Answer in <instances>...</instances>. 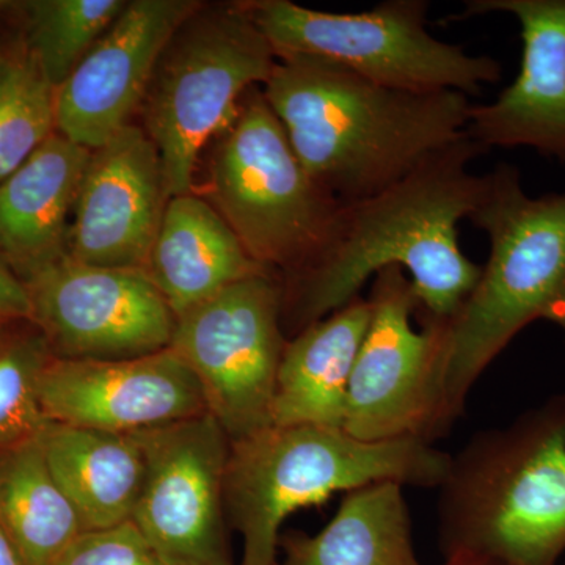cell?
<instances>
[{
	"label": "cell",
	"instance_id": "cell-1",
	"mask_svg": "<svg viewBox=\"0 0 565 565\" xmlns=\"http://www.w3.org/2000/svg\"><path fill=\"white\" fill-rule=\"evenodd\" d=\"M486 152L465 131L385 191L341 203L322 250L281 280L282 329L297 334L321 321L388 267L408 275L419 313L451 318L481 275L460 250L459 223L481 199L484 174L471 166Z\"/></svg>",
	"mask_w": 565,
	"mask_h": 565
},
{
	"label": "cell",
	"instance_id": "cell-2",
	"mask_svg": "<svg viewBox=\"0 0 565 565\" xmlns=\"http://www.w3.org/2000/svg\"><path fill=\"white\" fill-rule=\"evenodd\" d=\"M263 95L305 170L341 203L385 191L467 131L459 92L384 87L313 57H278Z\"/></svg>",
	"mask_w": 565,
	"mask_h": 565
},
{
	"label": "cell",
	"instance_id": "cell-3",
	"mask_svg": "<svg viewBox=\"0 0 565 565\" xmlns=\"http://www.w3.org/2000/svg\"><path fill=\"white\" fill-rule=\"evenodd\" d=\"M470 221L489 237L481 275L451 318L429 319L438 338L446 426L463 414L478 379L535 321L565 334V193L530 196L520 170L484 174Z\"/></svg>",
	"mask_w": 565,
	"mask_h": 565
},
{
	"label": "cell",
	"instance_id": "cell-4",
	"mask_svg": "<svg viewBox=\"0 0 565 565\" xmlns=\"http://www.w3.org/2000/svg\"><path fill=\"white\" fill-rule=\"evenodd\" d=\"M438 489V546L503 565L565 557V392L475 434Z\"/></svg>",
	"mask_w": 565,
	"mask_h": 565
},
{
	"label": "cell",
	"instance_id": "cell-5",
	"mask_svg": "<svg viewBox=\"0 0 565 565\" xmlns=\"http://www.w3.org/2000/svg\"><path fill=\"white\" fill-rule=\"evenodd\" d=\"M449 455L418 438L363 441L341 427L270 426L230 441L225 511L241 565H277L286 516L379 482L437 489Z\"/></svg>",
	"mask_w": 565,
	"mask_h": 565
},
{
	"label": "cell",
	"instance_id": "cell-6",
	"mask_svg": "<svg viewBox=\"0 0 565 565\" xmlns=\"http://www.w3.org/2000/svg\"><path fill=\"white\" fill-rule=\"evenodd\" d=\"M278 57L244 2L199 7L166 44L143 102L141 128L161 159L169 200L192 193L200 154L263 87Z\"/></svg>",
	"mask_w": 565,
	"mask_h": 565
},
{
	"label": "cell",
	"instance_id": "cell-7",
	"mask_svg": "<svg viewBox=\"0 0 565 565\" xmlns=\"http://www.w3.org/2000/svg\"><path fill=\"white\" fill-rule=\"evenodd\" d=\"M210 173L215 210L264 269L288 277L329 241L341 202L305 170L263 87L217 137Z\"/></svg>",
	"mask_w": 565,
	"mask_h": 565
},
{
	"label": "cell",
	"instance_id": "cell-8",
	"mask_svg": "<svg viewBox=\"0 0 565 565\" xmlns=\"http://www.w3.org/2000/svg\"><path fill=\"white\" fill-rule=\"evenodd\" d=\"M277 57L337 63L394 90L481 93L503 66L427 31V0H385L360 13L307 9L291 0L244 2Z\"/></svg>",
	"mask_w": 565,
	"mask_h": 565
},
{
	"label": "cell",
	"instance_id": "cell-9",
	"mask_svg": "<svg viewBox=\"0 0 565 565\" xmlns=\"http://www.w3.org/2000/svg\"><path fill=\"white\" fill-rule=\"evenodd\" d=\"M282 285L275 273L233 282L174 318L170 349L202 385L207 412L230 441L273 424L286 338Z\"/></svg>",
	"mask_w": 565,
	"mask_h": 565
},
{
	"label": "cell",
	"instance_id": "cell-10",
	"mask_svg": "<svg viewBox=\"0 0 565 565\" xmlns=\"http://www.w3.org/2000/svg\"><path fill=\"white\" fill-rule=\"evenodd\" d=\"M367 300L371 321L349 382L343 429L363 441L433 444L449 430L434 323L419 315L422 330L415 329L418 297L399 267L375 275Z\"/></svg>",
	"mask_w": 565,
	"mask_h": 565
},
{
	"label": "cell",
	"instance_id": "cell-11",
	"mask_svg": "<svg viewBox=\"0 0 565 565\" xmlns=\"http://www.w3.org/2000/svg\"><path fill=\"white\" fill-rule=\"evenodd\" d=\"M145 456L134 525L170 565H234L225 511L230 438L210 414L137 433Z\"/></svg>",
	"mask_w": 565,
	"mask_h": 565
},
{
	"label": "cell",
	"instance_id": "cell-12",
	"mask_svg": "<svg viewBox=\"0 0 565 565\" xmlns=\"http://www.w3.org/2000/svg\"><path fill=\"white\" fill-rule=\"evenodd\" d=\"M24 285L31 322L54 359H134L172 343V308L143 269L92 266L66 255Z\"/></svg>",
	"mask_w": 565,
	"mask_h": 565
},
{
	"label": "cell",
	"instance_id": "cell-13",
	"mask_svg": "<svg viewBox=\"0 0 565 565\" xmlns=\"http://www.w3.org/2000/svg\"><path fill=\"white\" fill-rule=\"evenodd\" d=\"M51 423L137 434L210 414L199 379L172 349L122 360L54 359L40 377Z\"/></svg>",
	"mask_w": 565,
	"mask_h": 565
},
{
	"label": "cell",
	"instance_id": "cell-14",
	"mask_svg": "<svg viewBox=\"0 0 565 565\" xmlns=\"http://www.w3.org/2000/svg\"><path fill=\"white\" fill-rule=\"evenodd\" d=\"M200 6L196 0H129L55 90L57 132L93 151L131 125L163 47Z\"/></svg>",
	"mask_w": 565,
	"mask_h": 565
},
{
	"label": "cell",
	"instance_id": "cell-15",
	"mask_svg": "<svg viewBox=\"0 0 565 565\" xmlns=\"http://www.w3.org/2000/svg\"><path fill=\"white\" fill-rule=\"evenodd\" d=\"M167 203L159 152L131 122L92 151L74 204L68 256L145 270Z\"/></svg>",
	"mask_w": 565,
	"mask_h": 565
},
{
	"label": "cell",
	"instance_id": "cell-16",
	"mask_svg": "<svg viewBox=\"0 0 565 565\" xmlns=\"http://www.w3.org/2000/svg\"><path fill=\"white\" fill-rule=\"evenodd\" d=\"M509 13L522 28L516 79L490 104H471L467 134L487 151L526 147L565 166V0H467L459 20Z\"/></svg>",
	"mask_w": 565,
	"mask_h": 565
},
{
	"label": "cell",
	"instance_id": "cell-17",
	"mask_svg": "<svg viewBox=\"0 0 565 565\" xmlns=\"http://www.w3.org/2000/svg\"><path fill=\"white\" fill-rule=\"evenodd\" d=\"M90 156L55 132L0 182V253L22 282L68 255L70 217Z\"/></svg>",
	"mask_w": 565,
	"mask_h": 565
},
{
	"label": "cell",
	"instance_id": "cell-18",
	"mask_svg": "<svg viewBox=\"0 0 565 565\" xmlns=\"http://www.w3.org/2000/svg\"><path fill=\"white\" fill-rule=\"evenodd\" d=\"M145 273L177 318L233 282L267 269L248 255L221 212L185 193L167 203Z\"/></svg>",
	"mask_w": 565,
	"mask_h": 565
},
{
	"label": "cell",
	"instance_id": "cell-19",
	"mask_svg": "<svg viewBox=\"0 0 565 565\" xmlns=\"http://www.w3.org/2000/svg\"><path fill=\"white\" fill-rule=\"evenodd\" d=\"M370 321V300L360 296L286 341L275 382V426L343 429L349 382Z\"/></svg>",
	"mask_w": 565,
	"mask_h": 565
},
{
	"label": "cell",
	"instance_id": "cell-20",
	"mask_svg": "<svg viewBox=\"0 0 565 565\" xmlns=\"http://www.w3.org/2000/svg\"><path fill=\"white\" fill-rule=\"evenodd\" d=\"M40 441L52 476L85 530L131 522L145 478L143 449L136 434L50 422Z\"/></svg>",
	"mask_w": 565,
	"mask_h": 565
},
{
	"label": "cell",
	"instance_id": "cell-21",
	"mask_svg": "<svg viewBox=\"0 0 565 565\" xmlns=\"http://www.w3.org/2000/svg\"><path fill=\"white\" fill-rule=\"evenodd\" d=\"M277 565H423L404 487L379 482L345 493L318 534L280 535Z\"/></svg>",
	"mask_w": 565,
	"mask_h": 565
},
{
	"label": "cell",
	"instance_id": "cell-22",
	"mask_svg": "<svg viewBox=\"0 0 565 565\" xmlns=\"http://www.w3.org/2000/svg\"><path fill=\"white\" fill-rule=\"evenodd\" d=\"M0 527L22 565H55L85 526L51 473L40 437L0 451Z\"/></svg>",
	"mask_w": 565,
	"mask_h": 565
},
{
	"label": "cell",
	"instance_id": "cell-23",
	"mask_svg": "<svg viewBox=\"0 0 565 565\" xmlns=\"http://www.w3.org/2000/svg\"><path fill=\"white\" fill-rule=\"evenodd\" d=\"M55 132V88L20 33L0 47V182Z\"/></svg>",
	"mask_w": 565,
	"mask_h": 565
},
{
	"label": "cell",
	"instance_id": "cell-24",
	"mask_svg": "<svg viewBox=\"0 0 565 565\" xmlns=\"http://www.w3.org/2000/svg\"><path fill=\"white\" fill-rule=\"evenodd\" d=\"M128 0H29L17 3L24 14V35L52 87L68 79Z\"/></svg>",
	"mask_w": 565,
	"mask_h": 565
},
{
	"label": "cell",
	"instance_id": "cell-25",
	"mask_svg": "<svg viewBox=\"0 0 565 565\" xmlns=\"http://www.w3.org/2000/svg\"><path fill=\"white\" fill-rule=\"evenodd\" d=\"M11 326L0 343V451L40 437L50 424L40 404L41 373L52 360L50 344L31 321Z\"/></svg>",
	"mask_w": 565,
	"mask_h": 565
},
{
	"label": "cell",
	"instance_id": "cell-26",
	"mask_svg": "<svg viewBox=\"0 0 565 565\" xmlns=\"http://www.w3.org/2000/svg\"><path fill=\"white\" fill-rule=\"evenodd\" d=\"M55 565H170L132 522L84 531Z\"/></svg>",
	"mask_w": 565,
	"mask_h": 565
},
{
	"label": "cell",
	"instance_id": "cell-27",
	"mask_svg": "<svg viewBox=\"0 0 565 565\" xmlns=\"http://www.w3.org/2000/svg\"><path fill=\"white\" fill-rule=\"evenodd\" d=\"M31 313L28 288L0 253V316L14 321H31Z\"/></svg>",
	"mask_w": 565,
	"mask_h": 565
},
{
	"label": "cell",
	"instance_id": "cell-28",
	"mask_svg": "<svg viewBox=\"0 0 565 565\" xmlns=\"http://www.w3.org/2000/svg\"><path fill=\"white\" fill-rule=\"evenodd\" d=\"M444 565H503L497 563V561L489 559V557L467 555V553H459V555H452L445 557Z\"/></svg>",
	"mask_w": 565,
	"mask_h": 565
},
{
	"label": "cell",
	"instance_id": "cell-29",
	"mask_svg": "<svg viewBox=\"0 0 565 565\" xmlns=\"http://www.w3.org/2000/svg\"><path fill=\"white\" fill-rule=\"evenodd\" d=\"M0 565H22L2 527H0Z\"/></svg>",
	"mask_w": 565,
	"mask_h": 565
},
{
	"label": "cell",
	"instance_id": "cell-30",
	"mask_svg": "<svg viewBox=\"0 0 565 565\" xmlns=\"http://www.w3.org/2000/svg\"><path fill=\"white\" fill-rule=\"evenodd\" d=\"M14 322V319L6 318V316H0V343H2L3 337H6L7 330L10 329L11 323Z\"/></svg>",
	"mask_w": 565,
	"mask_h": 565
},
{
	"label": "cell",
	"instance_id": "cell-31",
	"mask_svg": "<svg viewBox=\"0 0 565 565\" xmlns=\"http://www.w3.org/2000/svg\"><path fill=\"white\" fill-rule=\"evenodd\" d=\"M561 565H565V557H564V561H563V563H561Z\"/></svg>",
	"mask_w": 565,
	"mask_h": 565
},
{
	"label": "cell",
	"instance_id": "cell-32",
	"mask_svg": "<svg viewBox=\"0 0 565 565\" xmlns=\"http://www.w3.org/2000/svg\"><path fill=\"white\" fill-rule=\"evenodd\" d=\"M2 43H3V41H0V47H2Z\"/></svg>",
	"mask_w": 565,
	"mask_h": 565
}]
</instances>
